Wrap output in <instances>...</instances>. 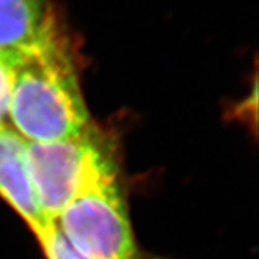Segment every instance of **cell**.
Here are the masks:
<instances>
[{"mask_svg":"<svg viewBox=\"0 0 259 259\" xmlns=\"http://www.w3.org/2000/svg\"><path fill=\"white\" fill-rule=\"evenodd\" d=\"M8 118L27 142L72 139L92 128L68 41L60 29L21 53Z\"/></svg>","mask_w":259,"mask_h":259,"instance_id":"obj_1","label":"cell"},{"mask_svg":"<svg viewBox=\"0 0 259 259\" xmlns=\"http://www.w3.org/2000/svg\"><path fill=\"white\" fill-rule=\"evenodd\" d=\"M27 160L38 206L49 224H56L85 189L116 178L111 152L93 128L72 139L27 142Z\"/></svg>","mask_w":259,"mask_h":259,"instance_id":"obj_2","label":"cell"},{"mask_svg":"<svg viewBox=\"0 0 259 259\" xmlns=\"http://www.w3.org/2000/svg\"><path fill=\"white\" fill-rule=\"evenodd\" d=\"M85 259H138L137 243L116 178L88 188L56 221Z\"/></svg>","mask_w":259,"mask_h":259,"instance_id":"obj_3","label":"cell"},{"mask_svg":"<svg viewBox=\"0 0 259 259\" xmlns=\"http://www.w3.org/2000/svg\"><path fill=\"white\" fill-rule=\"evenodd\" d=\"M0 196L24 220L36 238L49 224L34 194L27 160V140L12 127H0Z\"/></svg>","mask_w":259,"mask_h":259,"instance_id":"obj_4","label":"cell"},{"mask_svg":"<svg viewBox=\"0 0 259 259\" xmlns=\"http://www.w3.org/2000/svg\"><path fill=\"white\" fill-rule=\"evenodd\" d=\"M49 0H0V49L24 52L57 32Z\"/></svg>","mask_w":259,"mask_h":259,"instance_id":"obj_5","label":"cell"},{"mask_svg":"<svg viewBox=\"0 0 259 259\" xmlns=\"http://www.w3.org/2000/svg\"><path fill=\"white\" fill-rule=\"evenodd\" d=\"M20 57V52L0 49V127L6 126V120L8 119L15 70Z\"/></svg>","mask_w":259,"mask_h":259,"instance_id":"obj_6","label":"cell"},{"mask_svg":"<svg viewBox=\"0 0 259 259\" xmlns=\"http://www.w3.org/2000/svg\"><path fill=\"white\" fill-rule=\"evenodd\" d=\"M37 241L47 259H85L65 238L56 224L49 226Z\"/></svg>","mask_w":259,"mask_h":259,"instance_id":"obj_7","label":"cell"}]
</instances>
